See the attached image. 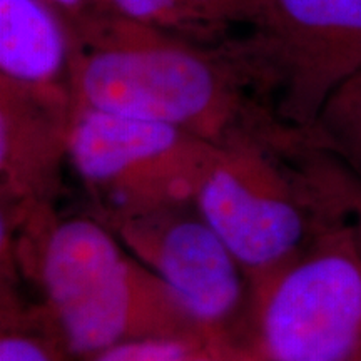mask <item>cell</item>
<instances>
[{"instance_id":"cell-1","label":"cell","mask_w":361,"mask_h":361,"mask_svg":"<svg viewBox=\"0 0 361 361\" xmlns=\"http://www.w3.org/2000/svg\"><path fill=\"white\" fill-rule=\"evenodd\" d=\"M71 40L72 109L174 126L216 146L290 141L224 42L201 44L117 12L109 2L61 12Z\"/></svg>"},{"instance_id":"cell-2","label":"cell","mask_w":361,"mask_h":361,"mask_svg":"<svg viewBox=\"0 0 361 361\" xmlns=\"http://www.w3.org/2000/svg\"><path fill=\"white\" fill-rule=\"evenodd\" d=\"M0 269L2 283L32 284L69 355L146 338H207L174 293L87 211L22 226L0 221Z\"/></svg>"},{"instance_id":"cell-3","label":"cell","mask_w":361,"mask_h":361,"mask_svg":"<svg viewBox=\"0 0 361 361\" xmlns=\"http://www.w3.org/2000/svg\"><path fill=\"white\" fill-rule=\"evenodd\" d=\"M194 204L231 250L250 286L290 263L345 214L333 154L313 130L291 141L221 147Z\"/></svg>"},{"instance_id":"cell-4","label":"cell","mask_w":361,"mask_h":361,"mask_svg":"<svg viewBox=\"0 0 361 361\" xmlns=\"http://www.w3.org/2000/svg\"><path fill=\"white\" fill-rule=\"evenodd\" d=\"M224 40L283 123L311 130L328 99L361 72V0H259Z\"/></svg>"},{"instance_id":"cell-5","label":"cell","mask_w":361,"mask_h":361,"mask_svg":"<svg viewBox=\"0 0 361 361\" xmlns=\"http://www.w3.org/2000/svg\"><path fill=\"white\" fill-rule=\"evenodd\" d=\"M247 328L264 361L361 358V255L345 214L251 286Z\"/></svg>"},{"instance_id":"cell-6","label":"cell","mask_w":361,"mask_h":361,"mask_svg":"<svg viewBox=\"0 0 361 361\" xmlns=\"http://www.w3.org/2000/svg\"><path fill=\"white\" fill-rule=\"evenodd\" d=\"M221 146L174 126L99 111L74 112L69 168L94 216L191 204Z\"/></svg>"},{"instance_id":"cell-7","label":"cell","mask_w":361,"mask_h":361,"mask_svg":"<svg viewBox=\"0 0 361 361\" xmlns=\"http://www.w3.org/2000/svg\"><path fill=\"white\" fill-rule=\"evenodd\" d=\"M94 218L174 293L207 338L234 340L250 326V279L194 202Z\"/></svg>"},{"instance_id":"cell-8","label":"cell","mask_w":361,"mask_h":361,"mask_svg":"<svg viewBox=\"0 0 361 361\" xmlns=\"http://www.w3.org/2000/svg\"><path fill=\"white\" fill-rule=\"evenodd\" d=\"M72 121L66 85L0 78V218L20 224L59 211Z\"/></svg>"},{"instance_id":"cell-9","label":"cell","mask_w":361,"mask_h":361,"mask_svg":"<svg viewBox=\"0 0 361 361\" xmlns=\"http://www.w3.org/2000/svg\"><path fill=\"white\" fill-rule=\"evenodd\" d=\"M69 32L49 0H0V78L69 87Z\"/></svg>"},{"instance_id":"cell-10","label":"cell","mask_w":361,"mask_h":361,"mask_svg":"<svg viewBox=\"0 0 361 361\" xmlns=\"http://www.w3.org/2000/svg\"><path fill=\"white\" fill-rule=\"evenodd\" d=\"M123 16L201 44H221L246 27L259 0H107Z\"/></svg>"},{"instance_id":"cell-11","label":"cell","mask_w":361,"mask_h":361,"mask_svg":"<svg viewBox=\"0 0 361 361\" xmlns=\"http://www.w3.org/2000/svg\"><path fill=\"white\" fill-rule=\"evenodd\" d=\"M0 361H56L64 350L37 303H27L19 286H0Z\"/></svg>"},{"instance_id":"cell-12","label":"cell","mask_w":361,"mask_h":361,"mask_svg":"<svg viewBox=\"0 0 361 361\" xmlns=\"http://www.w3.org/2000/svg\"><path fill=\"white\" fill-rule=\"evenodd\" d=\"M313 133L361 179V72L328 99Z\"/></svg>"},{"instance_id":"cell-13","label":"cell","mask_w":361,"mask_h":361,"mask_svg":"<svg viewBox=\"0 0 361 361\" xmlns=\"http://www.w3.org/2000/svg\"><path fill=\"white\" fill-rule=\"evenodd\" d=\"M206 338H146L111 346L94 355L92 361H186Z\"/></svg>"},{"instance_id":"cell-14","label":"cell","mask_w":361,"mask_h":361,"mask_svg":"<svg viewBox=\"0 0 361 361\" xmlns=\"http://www.w3.org/2000/svg\"><path fill=\"white\" fill-rule=\"evenodd\" d=\"M336 191L361 255V179L340 157L336 169Z\"/></svg>"},{"instance_id":"cell-15","label":"cell","mask_w":361,"mask_h":361,"mask_svg":"<svg viewBox=\"0 0 361 361\" xmlns=\"http://www.w3.org/2000/svg\"><path fill=\"white\" fill-rule=\"evenodd\" d=\"M256 356L239 348L233 338H209L186 361H256Z\"/></svg>"},{"instance_id":"cell-16","label":"cell","mask_w":361,"mask_h":361,"mask_svg":"<svg viewBox=\"0 0 361 361\" xmlns=\"http://www.w3.org/2000/svg\"><path fill=\"white\" fill-rule=\"evenodd\" d=\"M49 2L61 12H79L82 8L107 2V0H49Z\"/></svg>"},{"instance_id":"cell-17","label":"cell","mask_w":361,"mask_h":361,"mask_svg":"<svg viewBox=\"0 0 361 361\" xmlns=\"http://www.w3.org/2000/svg\"><path fill=\"white\" fill-rule=\"evenodd\" d=\"M358 361H361V358H360V360H358Z\"/></svg>"}]
</instances>
